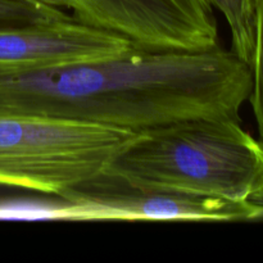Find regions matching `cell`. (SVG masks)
I'll use <instances>...</instances> for the list:
<instances>
[{
	"instance_id": "30bf717a",
	"label": "cell",
	"mask_w": 263,
	"mask_h": 263,
	"mask_svg": "<svg viewBox=\"0 0 263 263\" xmlns=\"http://www.w3.org/2000/svg\"><path fill=\"white\" fill-rule=\"evenodd\" d=\"M249 203L257 207L259 210V213H261V218L263 217V182L261 184V186L251 195L249 198Z\"/></svg>"
},
{
	"instance_id": "52a82bcc",
	"label": "cell",
	"mask_w": 263,
	"mask_h": 263,
	"mask_svg": "<svg viewBox=\"0 0 263 263\" xmlns=\"http://www.w3.org/2000/svg\"><path fill=\"white\" fill-rule=\"evenodd\" d=\"M228 21L231 50L251 67L256 41L257 0H207Z\"/></svg>"
},
{
	"instance_id": "8992f818",
	"label": "cell",
	"mask_w": 263,
	"mask_h": 263,
	"mask_svg": "<svg viewBox=\"0 0 263 263\" xmlns=\"http://www.w3.org/2000/svg\"><path fill=\"white\" fill-rule=\"evenodd\" d=\"M133 48L128 41L82 25L68 15L41 25L0 30V71L40 69L112 58Z\"/></svg>"
},
{
	"instance_id": "3957f363",
	"label": "cell",
	"mask_w": 263,
	"mask_h": 263,
	"mask_svg": "<svg viewBox=\"0 0 263 263\" xmlns=\"http://www.w3.org/2000/svg\"><path fill=\"white\" fill-rule=\"evenodd\" d=\"M139 133L0 113V185L59 197L105 171Z\"/></svg>"
},
{
	"instance_id": "9c48e42d",
	"label": "cell",
	"mask_w": 263,
	"mask_h": 263,
	"mask_svg": "<svg viewBox=\"0 0 263 263\" xmlns=\"http://www.w3.org/2000/svg\"><path fill=\"white\" fill-rule=\"evenodd\" d=\"M252 69V91L249 95L259 139L263 143V0H257L256 41Z\"/></svg>"
},
{
	"instance_id": "ba28073f",
	"label": "cell",
	"mask_w": 263,
	"mask_h": 263,
	"mask_svg": "<svg viewBox=\"0 0 263 263\" xmlns=\"http://www.w3.org/2000/svg\"><path fill=\"white\" fill-rule=\"evenodd\" d=\"M68 17L54 0H0V30L28 27Z\"/></svg>"
},
{
	"instance_id": "7a4b0ae2",
	"label": "cell",
	"mask_w": 263,
	"mask_h": 263,
	"mask_svg": "<svg viewBox=\"0 0 263 263\" xmlns=\"http://www.w3.org/2000/svg\"><path fill=\"white\" fill-rule=\"evenodd\" d=\"M107 170L141 186L249 202L263 182V143L239 121L186 118L139 133Z\"/></svg>"
},
{
	"instance_id": "5b68a950",
	"label": "cell",
	"mask_w": 263,
	"mask_h": 263,
	"mask_svg": "<svg viewBox=\"0 0 263 263\" xmlns=\"http://www.w3.org/2000/svg\"><path fill=\"white\" fill-rule=\"evenodd\" d=\"M59 197L84 205L92 220L246 221L261 218L249 202L141 186L105 171L77 184Z\"/></svg>"
},
{
	"instance_id": "6da1fadb",
	"label": "cell",
	"mask_w": 263,
	"mask_h": 263,
	"mask_svg": "<svg viewBox=\"0 0 263 263\" xmlns=\"http://www.w3.org/2000/svg\"><path fill=\"white\" fill-rule=\"evenodd\" d=\"M252 69L220 45L127 53L40 69L0 71V113L98 123L141 133L175 121L240 122Z\"/></svg>"
},
{
	"instance_id": "277c9868",
	"label": "cell",
	"mask_w": 263,
	"mask_h": 263,
	"mask_svg": "<svg viewBox=\"0 0 263 263\" xmlns=\"http://www.w3.org/2000/svg\"><path fill=\"white\" fill-rule=\"evenodd\" d=\"M95 30L152 51H204L218 44L207 0H54Z\"/></svg>"
}]
</instances>
